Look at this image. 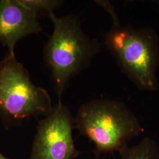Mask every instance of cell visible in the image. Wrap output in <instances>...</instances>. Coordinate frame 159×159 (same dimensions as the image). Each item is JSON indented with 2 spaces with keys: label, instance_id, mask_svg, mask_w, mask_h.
<instances>
[{
  "label": "cell",
  "instance_id": "10",
  "mask_svg": "<svg viewBox=\"0 0 159 159\" xmlns=\"http://www.w3.org/2000/svg\"><path fill=\"white\" fill-rule=\"evenodd\" d=\"M0 159H8L7 157H5L3 154H2L0 153Z\"/></svg>",
  "mask_w": 159,
  "mask_h": 159
},
{
  "label": "cell",
  "instance_id": "3",
  "mask_svg": "<svg viewBox=\"0 0 159 159\" xmlns=\"http://www.w3.org/2000/svg\"><path fill=\"white\" fill-rule=\"evenodd\" d=\"M104 44L123 73L139 89L150 91L158 89L159 39L152 29L113 25L105 35Z\"/></svg>",
  "mask_w": 159,
  "mask_h": 159
},
{
  "label": "cell",
  "instance_id": "1",
  "mask_svg": "<svg viewBox=\"0 0 159 159\" xmlns=\"http://www.w3.org/2000/svg\"><path fill=\"white\" fill-rule=\"evenodd\" d=\"M48 17L54 29L44 46V58L58 101H61L70 80L87 67L100 51L101 44L85 34L75 16L58 17L53 12Z\"/></svg>",
  "mask_w": 159,
  "mask_h": 159
},
{
  "label": "cell",
  "instance_id": "4",
  "mask_svg": "<svg viewBox=\"0 0 159 159\" xmlns=\"http://www.w3.org/2000/svg\"><path fill=\"white\" fill-rule=\"evenodd\" d=\"M53 107L48 93L31 81L15 54L8 52L0 61V116L7 125L31 117H46Z\"/></svg>",
  "mask_w": 159,
  "mask_h": 159
},
{
  "label": "cell",
  "instance_id": "6",
  "mask_svg": "<svg viewBox=\"0 0 159 159\" xmlns=\"http://www.w3.org/2000/svg\"><path fill=\"white\" fill-rule=\"evenodd\" d=\"M40 17L20 0H0V44L14 53L17 42L43 31Z\"/></svg>",
  "mask_w": 159,
  "mask_h": 159
},
{
  "label": "cell",
  "instance_id": "2",
  "mask_svg": "<svg viewBox=\"0 0 159 159\" xmlns=\"http://www.w3.org/2000/svg\"><path fill=\"white\" fill-rule=\"evenodd\" d=\"M74 128L95 146V154L120 153L143 130L138 119L125 104L96 98L82 104L74 119Z\"/></svg>",
  "mask_w": 159,
  "mask_h": 159
},
{
  "label": "cell",
  "instance_id": "8",
  "mask_svg": "<svg viewBox=\"0 0 159 159\" xmlns=\"http://www.w3.org/2000/svg\"><path fill=\"white\" fill-rule=\"evenodd\" d=\"M20 2L39 17L49 15L63 4V1L58 0H20Z\"/></svg>",
  "mask_w": 159,
  "mask_h": 159
},
{
  "label": "cell",
  "instance_id": "9",
  "mask_svg": "<svg viewBox=\"0 0 159 159\" xmlns=\"http://www.w3.org/2000/svg\"><path fill=\"white\" fill-rule=\"evenodd\" d=\"M96 2L98 4V6H101L102 8L108 12V13H110L113 20V25L120 24L119 17L117 16L116 12L114 10L113 7L111 6L110 2L107 1H96Z\"/></svg>",
  "mask_w": 159,
  "mask_h": 159
},
{
  "label": "cell",
  "instance_id": "7",
  "mask_svg": "<svg viewBox=\"0 0 159 159\" xmlns=\"http://www.w3.org/2000/svg\"><path fill=\"white\" fill-rule=\"evenodd\" d=\"M121 159H159V148L156 142L146 137L120 153Z\"/></svg>",
  "mask_w": 159,
  "mask_h": 159
},
{
  "label": "cell",
  "instance_id": "5",
  "mask_svg": "<svg viewBox=\"0 0 159 159\" xmlns=\"http://www.w3.org/2000/svg\"><path fill=\"white\" fill-rule=\"evenodd\" d=\"M74 119L58 101L51 113L40 120L29 159H74L80 155L73 138Z\"/></svg>",
  "mask_w": 159,
  "mask_h": 159
}]
</instances>
